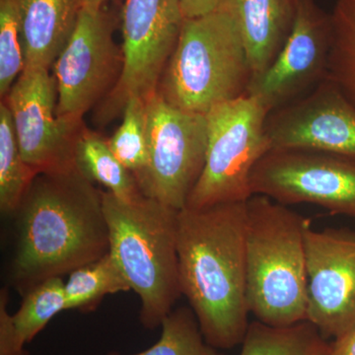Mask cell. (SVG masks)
<instances>
[{"label":"cell","mask_w":355,"mask_h":355,"mask_svg":"<svg viewBox=\"0 0 355 355\" xmlns=\"http://www.w3.org/2000/svg\"><path fill=\"white\" fill-rule=\"evenodd\" d=\"M246 203L184 207L178 212L181 293L205 340L217 349L241 345L250 324Z\"/></svg>","instance_id":"6da1fadb"},{"label":"cell","mask_w":355,"mask_h":355,"mask_svg":"<svg viewBox=\"0 0 355 355\" xmlns=\"http://www.w3.org/2000/svg\"><path fill=\"white\" fill-rule=\"evenodd\" d=\"M15 214L11 279L23 295L109 253L103 191L76 167L37 175Z\"/></svg>","instance_id":"7a4b0ae2"},{"label":"cell","mask_w":355,"mask_h":355,"mask_svg":"<svg viewBox=\"0 0 355 355\" xmlns=\"http://www.w3.org/2000/svg\"><path fill=\"white\" fill-rule=\"evenodd\" d=\"M246 209L250 313L279 328L306 321L305 234L311 221L265 196L254 195Z\"/></svg>","instance_id":"3957f363"},{"label":"cell","mask_w":355,"mask_h":355,"mask_svg":"<svg viewBox=\"0 0 355 355\" xmlns=\"http://www.w3.org/2000/svg\"><path fill=\"white\" fill-rule=\"evenodd\" d=\"M109 253L141 301L139 319L161 327L182 295L178 261V212L142 195L132 202L103 191Z\"/></svg>","instance_id":"277c9868"},{"label":"cell","mask_w":355,"mask_h":355,"mask_svg":"<svg viewBox=\"0 0 355 355\" xmlns=\"http://www.w3.org/2000/svg\"><path fill=\"white\" fill-rule=\"evenodd\" d=\"M253 78L236 21L222 11L186 18L157 91L183 111L207 114L247 94Z\"/></svg>","instance_id":"5b68a950"},{"label":"cell","mask_w":355,"mask_h":355,"mask_svg":"<svg viewBox=\"0 0 355 355\" xmlns=\"http://www.w3.org/2000/svg\"><path fill=\"white\" fill-rule=\"evenodd\" d=\"M268 114L260 100L248 94L210 110L207 159L186 207L247 202L253 197L254 167L272 150L266 130Z\"/></svg>","instance_id":"8992f818"},{"label":"cell","mask_w":355,"mask_h":355,"mask_svg":"<svg viewBox=\"0 0 355 355\" xmlns=\"http://www.w3.org/2000/svg\"><path fill=\"white\" fill-rule=\"evenodd\" d=\"M148 161L137 178L147 198L183 209L207 159V114L183 111L155 91L146 99Z\"/></svg>","instance_id":"52a82bcc"},{"label":"cell","mask_w":355,"mask_h":355,"mask_svg":"<svg viewBox=\"0 0 355 355\" xmlns=\"http://www.w3.org/2000/svg\"><path fill=\"white\" fill-rule=\"evenodd\" d=\"M114 4L81 7L71 36L53 64L57 116L83 125L84 114L120 77L123 55L114 40L119 21ZM118 80V79H116Z\"/></svg>","instance_id":"ba28073f"},{"label":"cell","mask_w":355,"mask_h":355,"mask_svg":"<svg viewBox=\"0 0 355 355\" xmlns=\"http://www.w3.org/2000/svg\"><path fill=\"white\" fill-rule=\"evenodd\" d=\"M120 17L123 65L105 101V120L130 98L146 100L157 91L186 19L180 0H125Z\"/></svg>","instance_id":"9c48e42d"},{"label":"cell","mask_w":355,"mask_h":355,"mask_svg":"<svg viewBox=\"0 0 355 355\" xmlns=\"http://www.w3.org/2000/svg\"><path fill=\"white\" fill-rule=\"evenodd\" d=\"M254 195L282 205L311 203L355 218V160L306 150L272 149L254 167Z\"/></svg>","instance_id":"30bf717a"},{"label":"cell","mask_w":355,"mask_h":355,"mask_svg":"<svg viewBox=\"0 0 355 355\" xmlns=\"http://www.w3.org/2000/svg\"><path fill=\"white\" fill-rule=\"evenodd\" d=\"M307 263L306 321L324 340L338 338L355 326V232L315 230L305 234Z\"/></svg>","instance_id":"8fae6325"},{"label":"cell","mask_w":355,"mask_h":355,"mask_svg":"<svg viewBox=\"0 0 355 355\" xmlns=\"http://www.w3.org/2000/svg\"><path fill=\"white\" fill-rule=\"evenodd\" d=\"M57 98L55 76L46 69H24L6 95L21 155L37 175L76 167L74 142L83 125L58 118Z\"/></svg>","instance_id":"7c38bea8"},{"label":"cell","mask_w":355,"mask_h":355,"mask_svg":"<svg viewBox=\"0 0 355 355\" xmlns=\"http://www.w3.org/2000/svg\"><path fill=\"white\" fill-rule=\"evenodd\" d=\"M333 24L315 0H299L291 36L275 62L252 78L247 94L270 112L302 97L328 77Z\"/></svg>","instance_id":"4fadbf2b"},{"label":"cell","mask_w":355,"mask_h":355,"mask_svg":"<svg viewBox=\"0 0 355 355\" xmlns=\"http://www.w3.org/2000/svg\"><path fill=\"white\" fill-rule=\"evenodd\" d=\"M272 149L333 154L355 160V106L331 78L268 114Z\"/></svg>","instance_id":"5bb4252c"},{"label":"cell","mask_w":355,"mask_h":355,"mask_svg":"<svg viewBox=\"0 0 355 355\" xmlns=\"http://www.w3.org/2000/svg\"><path fill=\"white\" fill-rule=\"evenodd\" d=\"M299 0H219L216 10L237 23L253 77L270 67L291 36Z\"/></svg>","instance_id":"9a60e30c"},{"label":"cell","mask_w":355,"mask_h":355,"mask_svg":"<svg viewBox=\"0 0 355 355\" xmlns=\"http://www.w3.org/2000/svg\"><path fill=\"white\" fill-rule=\"evenodd\" d=\"M25 69H50L73 32L78 0H17Z\"/></svg>","instance_id":"2e32d148"},{"label":"cell","mask_w":355,"mask_h":355,"mask_svg":"<svg viewBox=\"0 0 355 355\" xmlns=\"http://www.w3.org/2000/svg\"><path fill=\"white\" fill-rule=\"evenodd\" d=\"M73 160L83 176L102 184L120 200L132 202L144 195L132 173L114 156L108 140L87 128L81 127L77 132Z\"/></svg>","instance_id":"e0dca14e"},{"label":"cell","mask_w":355,"mask_h":355,"mask_svg":"<svg viewBox=\"0 0 355 355\" xmlns=\"http://www.w3.org/2000/svg\"><path fill=\"white\" fill-rule=\"evenodd\" d=\"M327 343L308 321L284 328L254 321L248 327L239 355H314Z\"/></svg>","instance_id":"ac0fdd59"},{"label":"cell","mask_w":355,"mask_h":355,"mask_svg":"<svg viewBox=\"0 0 355 355\" xmlns=\"http://www.w3.org/2000/svg\"><path fill=\"white\" fill-rule=\"evenodd\" d=\"M130 291L127 280L110 253L69 272L64 282L67 310L90 312L103 298Z\"/></svg>","instance_id":"d6986e66"},{"label":"cell","mask_w":355,"mask_h":355,"mask_svg":"<svg viewBox=\"0 0 355 355\" xmlns=\"http://www.w3.org/2000/svg\"><path fill=\"white\" fill-rule=\"evenodd\" d=\"M36 173L21 155L10 111L6 102L0 104V209L3 214H15Z\"/></svg>","instance_id":"ffe728a7"},{"label":"cell","mask_w":355,"mask_h":355,"mask_svg":"<svg viewBox=\"0 0 355 355\" xmlns=\"http://www.w3.org/2000/svg\"><path fill=\"white\" fill-rule=\"evenodd\" d=\"M19 309L11 315L16 336L24 345L31 343L53 318L67 310L64 282L60 277L40 282L24 294Z\"/></svg>","instance_id":"44dd1931"},{"label":"cell","mask_w":355,"mask_h":355,"mask_svg":"<svg viewBox=\"0 0 355 355\" xmlns=\"http://www.w3.org/2000/svg\"><path fill=\"white\" fill-rule=\"evenodd\" d=\"M328 77L355 106V0H336Z\"/></svg>","instance_id":"7402d4cb"},{"label":"cell","mask_w":355,"mask_h":355,"mask_svg":"<svg viewBox=\"0 0 355 355\" xmlns=\"http://www.w3.org/2000/svg\"><path fill=\"white\" fill-rule=\"evenodd\" d=\"M161 328L160 338L149 349L135 354L112 352L108 355H224L207 342L191 307L173 309Z\"/></svg>","instance_id":"603a6c76"},{"label":"cell","mask_w":355,"mask_h":355,"mask_svg":"<svg viewBox=\"0 0 355 355\" xmlns=\"http://www.w3.org/2000/svg\"><path fill=\"white\" fill-rule=\"evenodd\" d=\"M108 144L121 164L137 177L144 171L148 161L146 133V100L128 99L123 109V123Z\"/></svg>","instance_id":"cb8c5ba5"},{"label":"cell","mask_w":355,"mask_h":355,"mask_svg":"<svg viewBox=\"0 0 355 355\" xmlns=\"http://www.w3.org/2000/svg\"><path fill=\"white\" fill-rule=\"evenodd\" d=\"M25 69L17 0H0V94L6 97Z\"/></svg>","instance_id":"d4e9b609"},{"label":"cell","mask_w":355,"mask_h":355,"mask_svg":"<svg viewBox=\"0 0 355 355\" xmlns=\"http://www.w3.org/2000/svg\"><path fill=\"white\" fill-rule=\"evenodd\" d=\"M8 291L0 292V355H29L14 331L11 314L7 309Z\"/></svg>","instance_id":"484cf974"},{"label":"cell","mask_w":355,"mask_h":355,"mask_svg":"<svg viewBox=\"0 0 355 355\" xmlns=\"http://www.w3.org/2000/svg\"><path fill=\"white\" fill-rule=\"evenodd\" d=\"M219 0H180L184 18H196L214 12Z\"/></svg>","instance_id":"4316f807"},{"label":"cell","mask_w":355,"mask_h":355,"mask_svg":"<svg viewBox=\"0 0 355 355\" xmlns=\"http://www.w3.org/2000/svg\"><path fill=\"white\" fill-rule=\"evenodd\" d=\"M327 355H355V326L330 343Z\"/></svg>","instance_id":"83f0119b"},{"label":"cell","mask_w":355,"mask_h":355,"mask_svg":"<svg viewBox=\"0 0 355 355\" xmlns=\"http://www.w3.org/2000/svg\"><path fill=\"white\" fill-rule=\"evenodd\" d=\"M121 0H78L79 6L81 7H93V8H98L109 4H119L121 3Z\"/></svg>","instance_id":"f1b7e54d"},{"label":"cell","mask_w":355,"mask_h":355,"mask_svg":"<svg viewBox=\"0 0 355 355\" xmlns=\"http://www.w3.org/2000/svg\"><path fill=\"white\" fill-rule=\"evenodd\" d=\"M329 345H330V343H327V345H324L323 349H322L321 350H319V352H318L317 354H314V355H327V354H328Z\"/></svg>","instance_id":"f546056e"}]
</instances>
